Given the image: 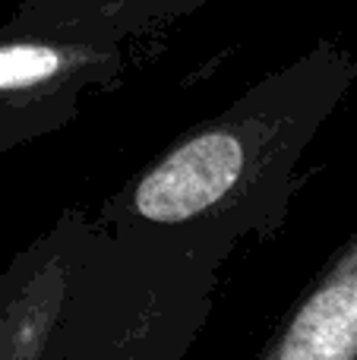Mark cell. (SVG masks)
Returning <instances> with one entry per match:
<instances>
[{
	"mask_svg": "<svg viewBox=\"0 0 357 360\" xmlns=\"http://www.w3.org/2000/svg\"><path fill=\"white\" fill-rule=\"evenodd\" d=\"M86 209H63L0 272V360H44L63 310Z\"/></svg>",
	"mask_w": 357,
	"mask_h": 360,
	"instance_id": "obj_4",
	"label": "cell"
},
{
	"mask_svg": "<svg viewBox=\"0 0 357 360\" xmlns=\"http://www.w3.org/2000/svg\"><path fill=\"white\" fill-rule=\"evenodd\" d=\"M231 256L200 234L89 215L44 360H187Z\"/></svg>",
	"mask_w": 357,
	"mask_h": 360,
	"instance_id": "obj_2",
	"label": "cell"
},
{
	"mask_svg": "<svg viewBox=\"0 0 357 360\" xmlns=\"http://www.w3.org/2000/svg\"><path fill=\"white\" fill-rule=\"evenodd\" d=\"M209 4L215 0H22L10 13V19L29 29L76 32V35L126 41L171 19L190 16Z\"/></svg>",
	"mask_w": 357,
	"mask_h": 360,
	"instance_id": "obj_6",
	"label": "cell"
},
{
	"mask_svg": "<svg viewBox=\"0 0 357 360\" xmlns=\"http://www.w3.org/2000/svg\"><path fill=\"white\" fill-rule=\"evenodd\" d=\"M357 86V51L316 41L225 111L183 130L95 212L101 224L187 231L234 253L282 234L297 165Z\"/></svg>",
	"mask_w": 357,
	"mask_h": 360,
	"instance_id": "obj_1",
	"label": "cell"
},
{
	"mask_svg": "<svg viewBox=\"0 0 357 360\" xmlns=\"http://www.w3.org/2000/svg\"><path fill=\"white\" fill-rule=\"evenodd\" d=\"M257 360H357V228L278 319Z\"/></svg>",
	"mask_w": 357,
	"mask_h": 360,
	"instance_id": "obj_5",
	"label": "cell"
},
{
	"mask_svg": "<svg viewBox=\"0 0 357 360\" xmlns=\"http://www.w3.org/2000/svg\"><path fill=\"white\" fill-rule=\"evenodd\" d=\"M124 41L76 32L0 25V158L63 130L89 92L124 76Z\"/></svg>",
	"mask_w": 357,
	"mask_h": 360,
	"instance_id": "obj_3",
	"label": "cell"
}]
</instances>
